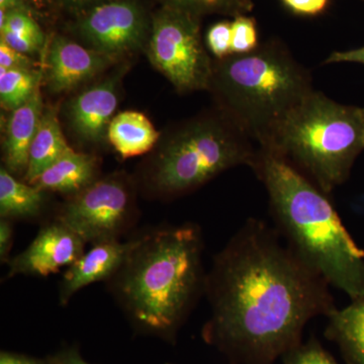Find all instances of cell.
Instances as JSON below:
<instances>
[{
	"mask_svg": "<svg viewBox=\"0 0 364 364\" xmlns=\"http://www.w3.org/2000/svg\"><path fill=\"white\" fill-rule=\"evenodd\" d=\"M294 13L315 16L322 13L327 6L328 0H282Z\"/></svg>",
	"mask_w": 364,
	"mask_h": 364,
	"instance_id": "29",
	"label": "cell"
},
{
	"mask_svg": "<svg viewBox=\"0 0 364 364\" xmlns=\"http://www.w3.org/2000/svg\"><path fill=\"white\" fill-rule=\"evenodd\" d=\"M148 56L179 92L208 90L214 62L202 44L196 14L168 6L154 16Z\"/></svg>",
	"mask_w": 364,
	"mask_h": 364,
	"instance_id": "7",
	"label": "cell"
},
{
	"mask_svg": "<svg viewBox=\"0 0 364 364\" xmlns=\"http://www.w3.org/2000/svg\"><path fill=\"white\" fill-rule=\"evenodd\" d=\"M330 287L277 228L249 219L207 273L203 338L230 363L274 364L311 320L336 309Z\"/></svg>",
	"mask_w": 364,
	"mask_h": 364,
	"instance_id": "1",
	"label": "cell"
},
{
	"mask_svg": "<svg viewBox=\"0 0 364 364\" xmlns=\"http://www.w3.org/2000/svg\"><path fill=\"white\" fill-rule=\"evenodd\" d=\"M167 364H169V363H167Z\"/></svg>",
	"mask_w": 364,
	"mask_h": 364,
	"instance_id": "37",
	"label": "cell"
},
{
	"mask_svg": "<svg viewBox=\"0 0 364 364\" xmlns=\"http://www.w3.org/2000/svg\"><path fill=\"white\" fill-rule=\"evenodd\" d=\"M0 364H53L49 358H37L25 354L2 351L0 353Z\"/></svg>",
	"mask_w": 364,
	"mask_h": 364,
	"instance_id": "32",
	"label": "cell"
},
{
	"mask_svg": "<svg viewBox=\"0 0 364 364\" xmlns=\"http://www.w3.org/2000/svg\"><path fill=\"white\" fill-rule=\"evenodd\" d=\"M44 112L40 86L32 97L14 109L6 124L4 143V167L14 176H25L28 165V154L33 138L39 128Z\"/></svg>",
	"mask_w": 364,
	"mask_h": 364,
	"instance_id": "14",
	"label": "cell"
},
{
	"mask_svg": "<svg viewBox=\"0 0 364 364\" xmlns=\"http://www.w3.org/2000/svg\"><path fill=\"white\" fill-rule=\"evenodd\" d=\"M42 73L33 69H7L0 67V102L7 111L25 105L39 87Z\"/></svg>",
	"mask_w": 364,
	"mask_h": 364,
	"instance_id": "20",
	"label": "cell"
},
{
	"mask_svg": "<svg viewBox=\"0 0 364 364\" xmlns=\"http://www.w3.org/2000/svg\"><path fill=\"white\" fill-rule=\"evenodd\" d=\"M2 33H16V35L30 36L45 41V36L37 21L33 20L30 11H6V25L0 30Z\"/></svg>",
	"mask_w": 364,
	"mask_h": 364,
	"instance_id": "24",
	"label": "cell"
},
{
	"mask_svg": "<svg viewBox=\"0 0 364 364\" xmlns=\"http://www.w3.org/2000/svg\"><path fill=\"white\" fill-rule=\"evenodd\" d=\"M107 0H61L63 6L74 11H86Z\"/></svg>",
	"mask_w": 364,
	"mask_h": 364,
	"instance_id": "33",
	"label": "cell"
},
{
	"mask_svg": "<svg viewBox=\"0 0 364 364\" xmlns=\"http://www.w3.org/2000/svg\"><path fill=\"white\" fill-rule=\"evenodd\" d=\"M53 364H91L81 356L77 348L69 347L49 356Z\"/></svg>",
	"mask_w": 364,
	"mask_h": 364,
	"instance_id": "31",
	"label": "cell"
},
{
	"mask_svg": "<svg viewBox=\"0 0 364 364\" xmlns=\"http://www.w3.org/2000/svg\"><path fill=\"white\" fill-rule=\"evenodd\" d=\"M55 219L86 244L119 240L135 221L130 186L121 176L97 179L85 191L71 196Z\"/></svg>",
	"mask_w": 364,
	"mask_h": 364,
	"instance_id": "8",
	"label": "cell"
},
{
	"mask_svg": "<svg viewBox=\"0 0 364 364\" xmlns=\"http://www.w3.org/2000/svg\"><path fill=\"white\" fill-rule=\"evenodd\" d=\"M203 238L193 223L152 230L136 237L109 289L134 327L174 341L202 294L205 279Z\"/></svg>",
	"mask_w": 364,
	"mask_h": 364,
	"instance_id": "2",
	"label": "cell"
},
{
	"mask_svg": "<svg viewBox=\"0 0 364 364\" xmlns=\"http://www.w3.org/2000/svg\"><path fill=\"white\" fill-rule=\"evenodd\" d=\"M232 23L220 21L210 26L207 35V44L210 51L218 60L231 55Z\"/></svg>",
	"mask_w": 364,
	"mask_h": 364,
	"instance_id": "25",
	"label": "cell"
},
{
	"mask_svg": "<svg viewBox=\"0 0 364 364\" xmlns=\"http://www.w3.org/2000/svg\"><path fill=\"white\" fill-rule=\"evenodd\" d=\"M335 63H358L364 65V46L358 49L332 53L324 62V64Z\"/></svg>",
	"mask_w": 364,
	"mask_h": 364,
	"instance_id": "30",
	"label": "cell"
},
{
	"mask_svg": "<svg viewBox=\"0 0 364 364\" xmlns=\"http://www.w3.org/2000/svg\"><path fill=\"white\" fill-rule=\"evenodd\" d=\"M232 54H245L255 50L258 44L255 21L240 14L232 21Z\"/></svg>",
	"mask_w": 364,
	"mask_h": 364,
	"instance_id": "22",
	"label": "cell"
},
{
	"mask_svg": "<svg viewBox=\"0 0 364 364\" xmlns=\"http://www.w3.org/2000/svg\"><path fill=\"white\" fill-rule=\"evenodd\" d=\"M107 136L114 150L127 159L152 150L160 134L142 112L126 111L114 117Z\"/></svg>",
	"mask_w": 364,
	"mask_h": 364,
	"instance_id": "17",
	"label": "cell"
},
{
	"mask_svg": "<svg viewBox=\"0 0 364 364\" xmlns=\"http://www.w3.org/2000/svg\"><path fill=\"white\" fill-rule=\"evenodd\" d=\"M14 229L13 221L0 219V261L9 262V254L14 245Z\"/></svg>",
	"mask_w": 364,
	"mask_h": 364,
	"instance_id": "28",
	"label": "cell"
},
{
	"mask_svg": "<svg viewBox=\"0 0 364 364\" xmlns=\"http://www.w3.org/2000/svg\"><path fill=\"white\" fill-rule=\"evenodd\" d=\"M0 9L4 11H30L26 4L23 0H0Z\"/></svg>",
	"mask_w": 364,
	"mask_h": 364,
	"instance_id": "34",
	"label": "cell"
},
{
	"mask_svg": "<svg viewBox=\"0 0 364 364\" xmlns=\"http://www.w3.org/2000/svg\"><path fill=\"white\" fill-rule=\"evenodd\" d=\"M76 32L87 48L117 59L144 47L151 28L136 0H107L79 18Z\"/></svg>",
	"mask_w": 364,
	"mask_h": 364,
	"instance_id": "9",
	"label": "cell"
},
{
	"mask_svg": "<svg viewBox=\"0 0 364 364\" xmlns=\"http://www.w3.org/2000/svg\"><path fill=\"white\" fill-rule=\"evenodd\" d=\"M46 193L35 184L21 181L6 167L0 169V219L33 220L42 215Z\"/></svg>",
	"mask_w": 364,
	"mask_h": 364,
	"instance_id": "19",
	"label": "cell"
},
{
	"mask_svg": "<svg viewBox=\"0 0 364 364\" xmlns=\"http://www.w3.org/2000/svg\"><path fill=\"white\" fill-rule=\"evenodd\" d=\"M97 160L92 155L72 151L43 172L35 186L45 191L73 196L97 181Z\"/></svg>",
	"mask_w": 364,
	"mask_h": 364,
	"instance_id": "15",
	"label": "cell"
},
{
	"mask_svg": "<svg viewBox=\"0 0 364 364\" xmlns=\"http://www.w3.org/2000/svg\"><path fill=\"white\" fill-rule=\"evenodd\" d=\"M26 4H32V6L37 7V9H44V7L47 6L52 0H23Z\"/></svg>",
	"mask_w": 364,
	"mask_h": 364,
	"instance_id": "35",
	"label": "cell"
},
{
	"mask_svg": "<svg viewBox=\"0 0 364 364\" xmlns=\"http://www.w3.org/2000/svg\"><path fill=\"white\" fill-rule=\"evenodd\" d=\"M85 245L77 234L54 219L41 227L23 252L9 259L7 277H49L73 264L85 252Z\"/></svg>",
	"mask_w": 364,
	"mask_h": 364,
	"instance_id": "10",
	"label": "cell"
},
{
	"mask_svg": "<svg viewBox=\"0 0 364 364\" xmlns=\"http://www.w3.org/2000/svg\"><path fill=\"white\" fill-rule=\"evenodd\" d=\"M260 149L286 160L329 195L348 179L364 150L361 107L339 104L314 90Z\"/></svg>",
	"mask_w": 364,
	"mask_h": 364,
	"instance_id": "5",
	"label": "cell"
},
{
	"mask_svg": "<svg viewBox=\"0 0 364 364\" xmlns=\"http://www.w3.org/2000/svg\"><path fill=\"white\" fill-rule=\"evenodd\" d=\"M117 59L56 36L47 53V85L55 93L68 92L95 78Z\"/></svg>",
	"mask_w": 364,
	"mask_h": 364,
	"instance_id": "11",
	"label": "cell"
},
{
	"mask_svg": "<svg viewBox=\"0 0 364 364\" xmlns=\"http://www.w3.org/2000/svg\"><path fill=\"white\" fill-rule=\"evenodd\" d=\"M169 6L198 14L222 11V13L235 14L240 16L251 9L248 0H167Z\"/></svg>",
	"mask_w": 364,
	"mask_h": 364,
	"instance_id": "21",
	"label": "cell"
},
{
	"mask_svg": "<svg viewBox=\"0 0 364 364\" xmlns=\"http://www.w3.org/2000/svg\"><path fill=\"white\" fill-rule=\"evenodd\" d=\"M72 151L74 150L67 143L61 130L57 109L53 107L44 109L39 128L31 145L28 169L23 181L35 183L43 172Z\"/></svg>",
	"mask_w": 364,
	"mask_h": 364,
	"instance_id": "16",
	"label": "cell"
},
{
	"mask_svg": "<svg viewBox=\"0 0 364 364\" xmlns=\"http://www.w3.org/2000/svg\"><path fill=\"white\" fill-rule=\"evenodd\" d=\"M325 336L338 345L349 364H364V298L327 316Z\"/></svg>",
	"mask_w": 364,
	"mask_h": 364,
	"instance_id": "18",
	"label": "cell"
},
{
	"mask_svg": "<svg viewBox=\"0 0 364 364\" xmlns=\"http://www.w3.org/2000/svg\"><path fill=\"white\" fill-rule=\"evenodd\" d=\"M208 90L220 111L260 148L315 88L310 71L289 49L268 42L245 54L217 59Z\"/></svg>",
	"mask_w": 364,
	"mask_h": 364,
	"instance_id": "4",
	"label": "cell"
},
{
	"mask_svg": "<svg viewBox=\"0 0 364 364\" xmlns=\"http://www.w3.org/2000/svg\"><path fill=\"white\" fill-rule=\"evenodd\" d=\"M361 114H363V119H364V107H361Z\"/></svg>",
	"mask_w": 364,
	"mask_h": 364,
	"instance_id": "36",
	"label": "cell"
},
{
	"mask_svg": "<svg viewBox=\"0 0 364 364\" xmlns=\"http://www.w3.org/2000/svg\"><path fill=\"white\" fill-rule=\"evenodd\" d=\"M35 62L28 55L16 51L4 41H0V67L7 69H33Z\"/></svg>",
	"mask_w": 364,
	"mask_h": 364,
	"instance_id": "26",
	"label": "cell"
},
{
	"mask_svg": "<svg viewBox=\"0 0 364 364\" xmlns=\"http://www.w3.org/2000/svg\"><path fill=\"white\" fill-rule=\"evenodd\" d=\"M124 72L117 71L83 90L69 102V123L81 140L100 143L107 136V129L119 104V83Z\"/></svg>",
	"mask_w": 364,
	"mask_h": 364,
	"instance_id": "12",
	"label": "cell"
},
{
	"mask_svg": "<svg viewBox=\"0 0 364 364\" xmlns=\"http://www.w3.org/2000/svg\"><path fill=\"white\" fill-rule=\"evenodd\" d=\"M282 359L284 364H338L316 339L296 345Z\"/></svg>",
	"mask_w": 364,
	"mask_h": 364,
	"instance_id": "23",
	"label": "cell"
},
{
	"mask_svg": "<svg viewBox=\"0 0 364 364\" xmlns=\"http://www.w3.org/2000/svg\"><path fill=\"white\" fill-rule=\"evenodd\" d=\"M1 40L9 47L26 55L39 51L45 42L30 36L16 35L11 33H2Z\"/></svg>",
	"mask_w": 364,
	"mask_h": 364,
	"instance_id": "27",
	"label": "cell"
},
{
	"mask_svg": "<svg viewBox=\"0 0 364 364\" xmlns=\"http://www.w3.org/2000/svg\"><path fill=\"white\" fill-rule=\"evenodd\" d=\"M221 111L196 117L163 141L146 170V186L162 198L196 191L227 170L252 167L258 148Z\"/></svg>",
	"mask_w": 364,
	"mask_h": 364,
	"instance_id": "6",
	"label": "cell"
},
{
	"mask_svg": "<svg viewBox=\"0 0 364 364\" xmlns=\"http://www.w3.org/2000/svg\"><path fill=\"white\" fill-rule=\"evenodd\" d=\"M136 242V237L127 242H102L83 253L64 273L59 289L60 305L66 306L83 287L111 279L128 258Z\"/></svg>",
	"mask_w": 364,
	"mask_h": 364,
	"instance_id": "13",
	"label": "cell"
},
{
	"mask_svg": "<svg viewBox=\"0 0 364 364\" xmlns=\"http://www.w3.org/2000/svg\"><path fill=\"white\" fill-rule=\"evenodd\" d=\"M269 198L270 212L287 243L351 301L364 298V251L324 191L270 151L258 148L251 167Z\"/></svg>",
	"mask_w": 364,
	"mask_h": 364,
	"instance_id": "3",
	"label": "cell"
}]
</instances>
